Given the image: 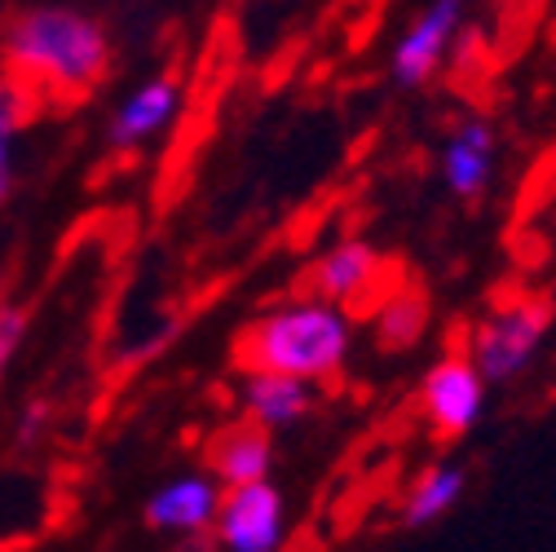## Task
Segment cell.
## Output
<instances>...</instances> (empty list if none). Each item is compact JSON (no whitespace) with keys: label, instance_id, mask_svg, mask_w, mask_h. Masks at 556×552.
Segmentation results:
<instances>
[{"label":"cell","instance_id":"obj_1","mask_svg":"<svg viewBox=\"0 0 556 552\" xmlns=\"http://www.w3.org/2000/svg\"><path fill=\"white\" fill-rule=\"evenodd\" d=\"M111 36L106 27L72 5L18 10L0 27V72L14 76L40 106L85 102L111 76Z\"/></svg>","mask_w":556,"mask_h":552},{"label":"cell","instance_id":"obj_2","mask_svg":"<svg viewBox=\"0 0 556 552\" xmlns=\"http://www.w3.org/2000/svg\"><path fill=\"white\" fill-rule=\"evenodd\" d=\"M358 318L318 297H292L269 305L239 336L243 372H278L309 385H331L354 354Z\"/></svg>","mask_w":556,"mask_h":552},{"label":"cell","instance_id":"obj_3","mask_svg":"<svg viewBox=\"0 0 556 552\" xmlns=\"http://www.w3.org/2000/svg\"><path fill=\"white\" fill-rule=\"evenodd\" d=\"M552 318H556V305L543 292L504 297L491 314L468 331V350L464 354H468V363L477 367V376L485 385H513L543 354Z\"/></svg>","mask_w":556,"mask_h":552},{"label":"cell","instance_id":"obj_4","mask_svg":"<svg viewBox=\"0 0 556 552\" xmlns=\"http://www.w3.org/2000/svg\"><path fill=\"white\" fill-rule=\"evenodd\" d=\"M397 284L389 256L367 239H336L305 269V297H318L344 314H371L376 301Z\"/></svg>","mask_w":556,"mask_h":552},{"label":"cell","instance_id":"obj_5","mask_svg":"<svg viewBox=\"0 0 556 552\" xmlns=\"http://www.w3.org/2000/svg\"><path fill=\"white\" fill-rule=\"evenodd\" d=\"M464 36V0H429L389 53V76L397 89H425Z\"/></svg>","mask_w":556,"mask_h":552},{"label":"cell","instance_id":"obj_6","mask_svg":"<svg viewBox=\"0 0 556 552\" xmlns=\"http://www.w3.org/2000/svg\"><path fill=\"white\" fill-rule=\"evenodd\" d=\"M485 393H491V385L477 376L468 354H446L420 380V416L442 442H455L481 425Z\"/></svg>","mask_w":556,"mask_h":552},{"label":"cell","instance_id":"obj_7","mask_svg":"<svg viewBox=\"0 0 556 552\" xmlns=\"http://www.w3.org/2000/svg\"><path fill=\"white\" fill-rule=\"evenodd\" d=\"M222 552H283L288 543V500L274 481L222 491V509L213 522Z\"/></svg>","mask_w":556,"mask_h":552},{"label":"cell","instance_id":"obj_8","mask_svg":"<svg viewBox=\"0 0 556 552\" xmlns=\"http://www.w3.org/2000/svg\"><path fill=\"white\" fill-rule=\"evenodd\" d=\"M181 102H186V98H181V85H177L173 76H151V80H142L132 93H124V102L115 106V115H111V124H106L111 151L132 155V151L160 142V137L177 124Z\"/></svg>","mask_w":556,"mask_h":552},{"label":"cell","instance_id":"obj_9","mask_svg":"<svg viewBox=\"0 0 556 552\" xmlns=\"http://www.w3.org/2000/svg\"><path fill=\"white\" fill-rule=\"evenodd\" d=\"M222 509V487L203 468L177 473L164 487H155V495L147 500V526L160 535H177V539H199L213 530Z\"/></svg>","mask_w":556,"mask_h":552},{"label":"cell","instance_id":"obj_10","mask_svg":"<svg viewBox=\"0 0 556 552\" xmlns=\"http://www.w3.org/2000/svg\"><path fill=\"white\" fill-rule=\"evenodd\" d=\"M318 402H323L318 385L296 380V376H278V372H243V385H239L243 421L265 429L269 438L309 421Z\"/></svg>","mask_w":556,"mask_h":552},{"label":"cell","instance_id":"obj_11","mask_svg":"<svg viewBox=\"0 0 556 552\" xmlns=\"http://www.w3.org/2000/svg\"><path fill=\"white\" fill-rule=\"evenodd\" d=\"M203 473L217 481L222 491L252 487V481H269L274 473V438L248 421H235L213 434L203 455Z\"/></svg>","mask_w":556,"mask_h":552},{"label":"cell","instance_id":"obj_12","mask_svg":"<svg viewBox=\"0 0 556 552\" xmlns=\"http://www.w3.org/2000/svg\"><path fill=\"white\" fill-rule=\"evenodd\" d=\"M495 164H500V142L491 120L468 115L464 124H455V133L442 147V181L451 195L459 199H481L495 181Z\"/></svg>","mask_w":556,"mask_h":552},{"label":"cell","instance_id":"obj_13","mask_svg":"<svg viewBox=\"0 0 556 552\" xmlns=\"http://www.w3.org/2000/svg\"><path fill=\"white\" fill-rule=\"evenodd\" d=\"M429 318H433L429 292L397 279V284L376 301V310H371V336H376L380 350L402 354V350H415V344L425 340Z\"/></svg>","mask_w":556,"mask_h":552},{"label":"cell","instance_id":"obj_14","mask_svg":"<svg viewBox=\"0 0 556 552\" xmlns=\"http://www.w3.org/2000/svg\"><path fill=\"white\" fill-rule=\"evenodd\" d=\"M464 487H468V477H464L459 464H429L420 477L410 481L406 504H402V522L415 526V530L442 522L464 500Z\"/></svg>","mask_w":556,"mask_h":552},{"label":"cell","instance_id":"obj_15","mask_svg":"<svg viewBox=\"0 0 556 552\" xmlns=\"http://www.w3.org/2000/svg\"><path fill=\"white\" fill-rule=\"evenodd\" d=\"M36 106L40 102L14 76L0 72V209L14 199V186H18V137L36 120Z\"/></svg>","mask_w":556,"mask_h":552},{"label":"cell","instance_id":"obj_16","mask_svg":"<svg viewBox=\"0 0 556 552\" xmlns=\"http://www.w3.org/2000/svg\"><path fill=\"white\" fill-rule=\"evenodd\" d=\"M27 340V310L18 301H0V380H5L14 354L23 350Z\"/></svg>","mask_w":556,"mask_h":552},{"label":"cell","instance_id":"obj_17","mask_svg":"<svg viewBox=\"0 0 556 552\" xmlns=\"http://www.w3.org/2000/svg\"><path fill=\"white\" fill-rule=\"evenodd\" d=\"M5 288H10V265L0 261V301H5Z\"/></svg>","mask_w":556,"mask_h":552}]
</instances>
